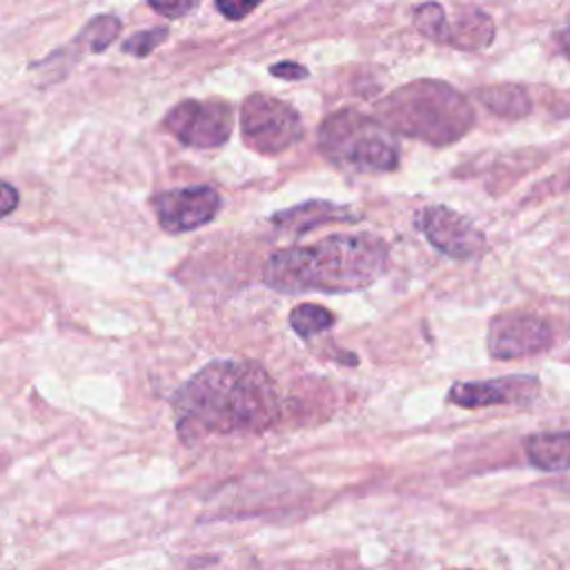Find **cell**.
<instances>
[{
  "instance_id": "17",
  "label": "cell",
  "mask_w": 570,
  "mask_h": 570,
  "mask_svg": "<svg viewBox=\"0 0 570 570\" xmlns=\"http://www.w3.org/2000/svg\"><path fill=\"white\" fill-rule=\"evenodd\" d=\"M412 20H414V27L419 29V33L439 42L441 33H443V27L448 22V16H445V11L439 2H423L414 9Z\"/></svg>"
},
{
  "instance_id": "21",
  "label": "cell",
  "mask_w": 570,
  "mask_h": 570,
  "mask_svg": "<svg viewBox=\"0 0 570 570\" xmlns=\"http://www.w3.org/2000/svg\"><path fill=\"white\" fill-rule=\"evenodd\" d=\"M269 73L276 76V78H283V80H301V78H307L309 71L298 65V62H292V60H283V62H276L269 67Z\"/></svg>"
},
{
  "instance_id": "5",
  "label": "cell",
  "mask_w": 570,
  "mask_h": 570,
  "mask_svg": "<svg viewBox=\"0 0 570 570\" xmlns=\"http://www.w3.org/2000/svg\"><path fill=\"white\" fill-rule=\"evenodd\" d=\"M240 136L256 154L274 156L303 136V122L289 102L267 94H252L240 107Z\"/></svg>"
},
{
  "instance_id": "18",
  "label": "cell",
  "mask_w": 570,
  "mask_h": 570,
  "mask_svg": "<svg viewBox=\"0 0 570 570\" xmlns=\"http://www.w3.org/2000/svg\"><path fill=\"white\" fill-rule=\"evenodd\" d=\"M167 33L169 29L167 27H151V29H145V31H136L131 33L125 42H122V53H129V56H136V58H145L149 56L160 42L167 40Z\"/></svg>"
},
{
  "instance_id": "2",
  "label": "cell",
  "mask_w": 570,
  "mask_h": 570,
  "mask_svg": "<svg viewBox=\"0 0 570 570\" xmlns=\"http://www.w3.org/2000/svg\"><path fill=\"white\" fill-rule=\"evenodd\" d=\"M387 267V245L372 234H336L314 245L274 252L263 281L278 292L343 294L372 285Z\"/></svg>"
},
{
  "instance_id": "14",
  "label": "cell",
  "mask_w": 570,
  "mask_h": 570,
  "mask_svg": "<svg viewBox=\"0 0 570 570\" xmlns=\"http://www.w3.org/2000/svg\"><path fill=\"white\" fill-rule=\"evenodd\" d=\"M528 461L543 472L570 470V430L541 432L525 439Z\"/></svg>"
},
{
  "instance_id": "4",
  "label": "cell",
  "mask_w": 570,
  "mask_h": 570,
  "mask_svg": "<svg viewBox=\"0 0 570 570\" xmlns=\"http://www.w3.org/2000/svg\"><path fill=\"white\" fill-rule=\"evenodd\" d=\"M381 120L356 109L330 114L318 127V149L323 156L350 171L381 174L399 165V145Z\"/></svg>"
},
{
  "instance_id": "23",
  "label": "cell",
  "mask_w": 570,
  "mask_h": 570,
  "mask_svg": "<svg viewBox=\"0 0 570 570\" xmlns=\"http://www.w3.org/2000/svg\"><path fill=\"white\" fill-rule=\"evenodd\" d=\"M557 42H559V49L563 51V56L570 58V27H566L557 33Z\"/></svg>"
},
{
  "instance_id": "10",
  "label": "cell",
  "mask_w": 570,
  "mask_h": 570,
  "mask_svg": "<svg viewBox=\"0 0 570 570\" xmlns=\"http://www.w3.org/2000/svg\"><path fill=\"white\" fill-rule=\"evenodd\" d=\"M541 392V381L532 374H510L485 381H459L450 387L448 401L476 410L490 405H530Z\"/></svg>"
},
{
  "instance_id": "13",
  "label": "cell",
  "mask_w": 570,
  "mask_h": 570,
  "mask_svg": "<svg viewBox=\"0 0 570 570\" xmlns=\"http://www.w3.org/2000/svg\"><path fill=\"white\" fill-rule=\"evenodd\" d=\"M481 105L503 120H521L532 114V98L523 85L499 82L476 89Z\"/></svg>"
},
{
  "instance_id": "22",
  "label": "cell",
  "mask_w": 570,
  "mask_h": 570,
  "mask_svg": "<svg viewBox=\"0 0 570 570\" xmlns=\"http://www.w3.org/2000/svg\"><path fill=\"white\" fill-rule=\"evenodd\" d=\"M18 205V191L11 183H2V216H9Z\"/></svg>"
},
{
  "instance_id": "11",
  "label": "cell",
  "mask_w": 570,
  "mask_h": 570,
  "mask_svg": "<svg viewBox=\"0 0 570 570\" xmlns=\"http://www.w3.org/2000/svg\"><path fill=\"white\" fill-rule=\"evenodd\" d=\"M358 218L361 214L345 205H336L332 200H305L289 209L276 212L272 216V225L289 234H305L327 223H352Z\"/></svg>"
},
{
  "instance_id": "8",
  "label": "cell",
  "mask_w": 570,
  "mask_h": 570,
  "mask_svg": "<svg viewBox=\"0 0 570 570\" xmlns=\"http://www.w3.org/2000/svg\"><path fill=\"white\" fill-rule=\"evenodd\" d=\"M151 209L165 232L183 234L214 220L220 209V194L212 185L165 189L151 198Z\"/></svg>"
},
{
  "instance_id": "3",
  "label": "cell",
  "mask_w": 570,
  "mask_h": 570,
  "mask_svg": "<svg viewBox=\"0 0 570 570\" xmlns=\"http://www.w3.org/2000/svg\"><path fill=\"white\" fill-rule=\"evenodd\" d=\"M379 120L394 134L436 147L461 140L474 125L470 100L445 80L419 78L376 102Z\"/></svg>"
},
{
  "instance_id": "1",
  "label": "cell",
  "mask_w": 570,
  "mask_h": 570,
  "mask_svg": "<svg viewBox=\"0 0 570 570\" xmlns=\"http://www.w3.org/2000/svg\"><path fill=\"white\" fill-rule=\"evenodd\" d=\"M176 432L191 445L209 434L263 432L278 419L274 379L252 361H214L171 399Z\"/></svg>"
},
{
  "instance_id": "16",
  "label": "cell",
  "mask_w": 570,
  "mask_h": 570,
  "mask_svg": "<svg viewBox=\"0 0 570 570\" xmlns=\"http://www.w3.org/2000/svg\"><path fill=\"white\" fill-rule=\"evenodd\" d=\"M289 325L298 336L309 338L332 327L334 314L316 303H301L289 312Z\"/></svg>"
},
{
  "instance_id": "12",
  "label": "cell",
  "mask_w": 570,
  "mask_h": 570,
  "mask_svg": "<svg viewBox=\"0 0 570 570\" xmlns=\"http://www.w3.org/2000/svg\"><path fill=\"white\" fill-rule=\"evenodd\" d=\"M494 20L485 11L476 7H465L456 13L454 22H445L441 45L454 47L459 51H483L494 42Z\"/></svg>"
},
{
  "instance_id": "20",
  "label": "cell",
  "mask_w": 570,
  "mask_h": 570,
  "mask_svg": "<svg viewBox=\"0 0 570 570\" xmlns=\"http://www.w3.org/2000/svg\"><path fill=\"white\" fill-rule=\"evenodd\" d=\"M263 0H214L218 13L227 20H243L247 18L249 13H254L258 9Z\"/></svg>"
},
{
  "instance_id": "9",
  "label": "cell",
  "mask_w": 570,
  "mask_h": 570,
  "mask_svg": "<svg viewBox=\"0 0 570 570\" xmlns=\"http://www.w3.org/2000/svg\"><path fill=\"white\" fill-rule=\"evenodd\" d=\"M416 227L432 247L450 258L465 261L485 249L483 232L470 218L445 205L423 207L416 216Z\"/></svg>"
},
{
  "instance_id": "6",
  "label": "cell",
  "mask_w": 570,
  "mask_h": 570,
  "mask_svg": "<svg viewBox=\"0 0 570 570\" xmlns=\"http://www.w3.org/2000/svg\"><path fill=\"white\" fill-rule=\"evenodd\" d=\"M234 107L223 98H187L176 102L163 118V129L178 142L198 149L220 147L229 140Z\"/></svg>"
},
{
  "instance_id": "15",
  "label": "cell",
  "mask_w": 570,
  "mask_h": 570,
  "mask_svg": "<svg viewBox=\"0 0 570 570\" xmlns=\"http://www.w3.org/2000/svg\"><path fill=\"white\" fill-rule=\"evenodd\" d=\"M120 20L116 16H96L91 22H87L82 27V31L76 36L73 47L78 49V53L91 51V53H100L105 51L118 36L120 31Z\"/></svg>"
},
{
  "instance_id": "19",
  "label": "cell",
  "mask_w": 570,
  "mask_h": 570,
  "mask_svg": "<svg viewBox=\"0 0 570 570\" xmlns=\"http://www.w3.org/2000/svg\"><path fill=\"white\" fill-rule=\"evenodd\" d=\"M200 0H147V4L163 18L178 20L191 13L198 7Z\"/></svg>"
},
{
  "instance_id": "7",
  "label": "cell",
  "mask_w": 570,
  "mask_h": 570,
  "mask_svg": "<svg viewBox=\"0 0 570 570\" xmlns=\"http://www.w3.org/2000/svg\"><path fill=\"white\" fill-rule=\"evenodd\" d=\"M552 343V325L534 312H503L488 325V352L499 361L532 356L546 352Z\"/></svg>"
}]
</instances>
